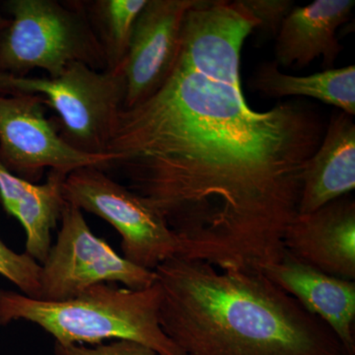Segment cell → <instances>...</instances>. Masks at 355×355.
<instances>
[{
    "mask_svg": "<svg viewBox=\"0 0 355 355\" xmlns=\"http://www.w3.org/2000/svg\"><path fill=\"white\" fill-rule=\"evenodd\" d=\"M55 355H159L155 350L130 340H112L96 345H55Z\"/></svg>",
    "mask_w": 355,
    "mask_h": 355,
    "instance_id": "cell-20",
    "label": "cell"
},
{
    "mask_svg": "<svg viewBox=\"0 0 355 355\" xmlns=\"http://www.w3.org/2000/svg\"><path fill=\"white\" fill-rule=\"evenodd\" d=\"M284 250L306 265L355 282V202L343 196L297 214L284 235Z\"/></svg>",
    "mask_w": 355,
    "mask_h": 355,
    "instance_id": "cell-11",
    "label": "cell"
},
{
    "mask_svg": "<svg viewBox=\"0 0 355 355\" xmlns=\"http://www.w3.org/2000/svg\"><path fill=\"white\" fill-rule=\"evenodd\" d=\"M154 272L159 323L184 355H347L328 324L259 270L174 257Z\"/></svg>",
    "mask_w": 355,
    "mask_h": 355,
    "instance_id": "cell-2",
    "label": "cell"
},
{
    "mask_svg": "<svg viewBox=\"0 0 355 355\" xmlns=\"http://www.w3.org/2000/svg\"><path fill=\"white\" fill-rule=\"evenodd\" d=\"M261 272L328 324L347 355H355V282L306 265L284 250L282 259Z\"/></svg>",
    "mask_w": 355,
    "mask_h": 355,
    "instance_id": "cell-12",
    "label": "cell"
},
{
    "mask_svg": "<svg viewBox=\"0 0 355 355\" xmlns=\"http://www.w3.org/2000/svg\"><path fill=\"white\" fill-rule=\"evenodd\" d=\"M0 94L41 96L60 116V135L72 148L91 155L107 154L125 96L123 64L95 70L72 62L58 77L0 73Z\"/></svg>",
    "mask_w": 355,
    "mask_h": 355,
    "instance_id": "cell-5",
    "label": "cell"
},
{
    "mask_svg": "<svg viewBox=\"0 0 355 355\" xmlns=\"http://www.w3.org/2000/svg\"><path fill=\"white\" fill-rule=\"evenodd\" d=\"M62 195L65 202L109 222L121 237L123 258L133 265L155 270L181 254V243L153 203L114 181L101 168L69 173Z\"/></svg>",
    "mask_w": 355,
    "mask_h": 355,
    "instance_id": "cell-6",
    "label": "cell"
},
{
    "mask_svg": "<svg viewBox=\"0 0 355 355\" xmlns=\"http://www.w3.org/2000/svg\"><path fill=\"white\" fill-rule=\"evenodd\" d=\"M41 265L27 254L16 253L0 239V275L20 289L21 293L38 299Z\"/></svg>",
    "mask_w": 355,
    "mask_h": 355,
    "instance_id": "cell-18",
    "label": "cell"
},
{
    "mask_svg": "<svg viewBox=\"0 0 355 355\" xmlns=\"http://www.w3.org/2000/svg\"><path fill=\"white\" fill-rule=\"evenodd\" d=\"M67 175L50 171L46 182L36 184L31 198L20 205L13 214L24 228L26 254L40 265L46 258L51 247V231L60 220L65 205L62 184Z\"/></svg>",
    "mask_w": 355,
    "mask_h": 355,
    "instance_id": "cell-16",
    "label": "cell"
},
{
    "mask_svg": "<svg viewBox=\"0 0 355 355\" xmlns=\"http://www.w3.org/2000/svg\"><path fill=\"white\" fill-rule=\"evenodd\" d=\"M10 22L0 32V73L27 76L44 69L60 76L72 62L106 70V58L84 1L8 0Z\"/></svg>",
    "mask_w": 355,
    "mask_h": 355,
    "instance_id": "cell-4",
    "label": "cell"
},
{
    "mask_svg": "<svg viewBox=\"0 0 355 355\" xmlns=\"http://www.w3.org/2000/svg\"><path fill=\"white\" fill-rule=\"evenodd\" d=\"M9 22H10V19L9 18H6V16L2 15L1 11H0V32L2 30L6 29L7 26H8Z\"/></svg>",
    "mask_w": 355,
    "mask_h": 355,
    "instance_id": "cell-22",
    "label": "cell"
},
{
    "mask_svg": "<svg viewBox=\"0 0 355 355\" xmlns=\"http://www.w3.org/2000/svg\"><path fill=\"white\" fill-rule=\"evenodd\" d=\"M252 89L266 97L306 96L355 114V67L324 69L308 76H289L279 71L275 62H265L250 80Z\"/></svg>",
    "mask_w": 355,
    "mask_h": 355,
    "instance_id": "cell-15",
    "label": "cell"
},
{
    "mask_svg": "<svg viewBox=\"0 0 355 355\" xmlns=\"http://www.w3.org/2000/svg\"><path fill=\"white\" fill-rule=\"evenodd\" d=\"M60 223L57 242L41 263L40 300L60 302L112 282L135 291L155 284L154 270L133 265L97 237L76 205L65 202Z\"/></svg>",
    "mask_w": 355,
    "mask_h": 355,
    "instance_id": "cell-7",
    "label": "cell"
},
{
    "mask_svg": "<svg viewBox=\"0 0 355 355\" xmlns=\"http://www.w3.org/2000/svg\"><path fill=\"white\" fill-rule=\"evenodd\" d=\"M259 26L241 0H198L184 16L178 62L242 91L243 44Z\"/></svg>",
    "mask_w": 355,
    "mask_h": 355,
    "instance_id": "cell-9",
    "label": "cell"
},
{
    "mask_svg": "<svg viewBox=\"0 0 355 355\" xmlns=\"http://www.w3.org/2000/svg\"><path fill=\"white\" fill-rule=\"evenodd\" d=\"M147 0L86 1V11L106 58V70H116L127 58L133 29Z\"/></svg>",
    "mask_w": 355,
    "mask_h": 355,
    "instance_id": "cell-17",
    "label": "cell"
},
{
    "mask_svg": "<svg viewBox=\"0 0 355 355\" xmlns=\"http://www.w3.org/2000/svg\"><path fill=\"white\" fill-rule=\"evenodd\" d=\"M114 158L72 148L44 116L41 96L0 94V162L21 179L37 183L46 169L65 175L90 166L105 170Z\"/></svg>",
    "mask_w": 355,
    "mask_h": 355,
    "instance_id": "cell-8",
    "label": "cell"
},
{
    "mask_svg": "<svg viewBox=\"0 0 355 355\" xmlns=\"http://www.w3.org/2000/svg\"><path fill=\"white\" fill-rule=\"evenodd\" d=\"M254 18L260 22L257 29L265 36L277 38L284 20L295 7L292 0H241Z\"/></svg>",
    "mask_w": 355,
    "mask_h": 355,
    "instance_id": "cell-19",
    "label": "cell"
},
{
    "mask_svg": "<svg viewBox=\"0 0 355 355\" xmlns=\"http://www.w3.org/2000/svg\"><path fill=\"white\" fill-rule=\"evenodd\" d=\"M354 6V0H316L295 6L277 35L275 62L300 69L322 57L324 69H333L343 49L336 31L349 20Z\"/></svg>",
    "mask_w": 355,
    "mask_h": 355,
    "instance_id": "cell-13",
    "label": "cell"
},
{
    "mask_svg": "<svg viewBox=\"0 0 355 355\" xmlns=\"http://www.w3.org/2000/svg\"><path fill=\"white\" fill-rule=\"evenodd\" d=\"M35 188L36 184L16 176L0 162V200L9 216L29 200Z\"/></svg>",
    "mask_w": 355,
    "mask_h": 355,
    "instance_id": "cell-21",
    "label": "cell"
},
{
    "mask_svg": "<svg viewBox=\"0 0 355 355\" xmlns=\"http://www.w3.org/2000/svg\"><path fill=\"white\" fill-rule=\"evenodd\" d=\"M198 0H147L123 62L125 96L123 110L141 104L164 85L181 50L184 16Z\"/></svg>",
    "mask_w": 355,
    "mask_h": 355,
    "instance_id": "cell-10",
    "label": "cell"
},
{
    "mask_svg": "<svg viewBox=\"0 0 355 355\" xmlns=\"http://www.w3.org/2000/svg\"><path fill=\"white\" fill-rule=\"evenodd\" d=\"M355 188V123L340 112L306 165L298 214L315 211Z\"/></svg>",
    "mask_w": 355,
    "mask_h": 355,
    "instance_id": "cell-14",
    "label": "cell"
},
{
    "mask_svg": "<svg viewBox=\"0 0 355 355\" xmlns=\"http://www.w3.org/2000/svg\"><path fill=\"white\" fill-rule=\"evenodd\" d=\"M323 137L304 105L256 112L243 91L177 62L155 94L121 110L107 154L164 217L179 257L261 272L284 253L303 173Z\"/></svg>",
    "mask_w": 355,
    "mask_h": 355,
    "instance_id": "cell-1",
    "label": "cell"
},
{
    "mask_svg": "<svg viewBox=\"0 0 355 355\" xmlns=\"http://www.w3.org/2000/svg\"><path fill=\"white\" fill-rule=\"evenodd\" d=\"M160 299L157 282L140 291L97 284L60 302L0 289V324L14 321L36 324L60 345L130 340L159 355H184L161 329Z\"/></svg>",
    "mask_w": 355,
    "mask_h": 355,
    "instance_id": "cell-3",
    "label": "cell"
}]
</instances>
